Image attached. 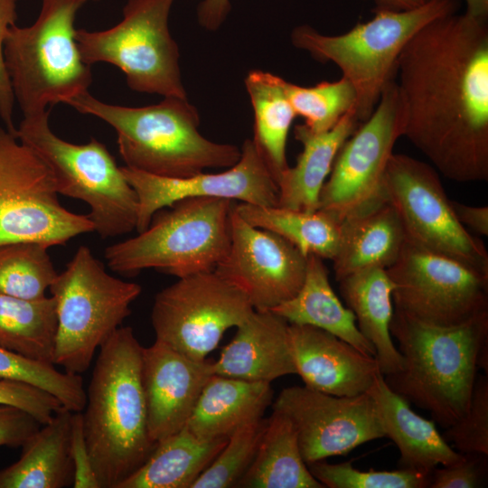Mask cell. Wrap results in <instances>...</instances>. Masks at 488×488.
<instances>
[{"mask_svg": "<svg viewBox=\"0 0 488 488\" xmlns=\"http://www.w3.org/2000/svg\"><path fill=\"white\" fill-rule=\"evenodd\" d=\"M403 136L445 177L488 180V23L465 14L422 27L398 61Z\"/></svg>", "mask_w": 488, "mask_h": 488, "instance_id": "1", "label": "cell"}, {"mask_svg": "<svg viewBox=\"0 0 488 488\" xmlns=\"http://www.w3.org/2000/svg\"><path fill=\"white\" fill-rule=\"evenodd\" d=\"M81 411L99 488L117 486L155 447L149 437L141 377L143 346L120 326L100 347Z\"/></svg>", "mask_w": 488, "mask_h": 488, "instance_id": "2", "label": "cell"}, {"mask_svg": "<svg viewBox=\"0 0 488 488\" xmlns=\"http://www.w3.org/2000/svg\"><path fill=\"white\" fill-rule=\"evenodd\" d=\"M389 331L403 364L383 376L386 384L447 428L466 411L478 371L488 374V311L456 326L438 327L394 310Z\"/></svg>", "mask_w": 488, "mask_h": 488, "instance_id": "3", "label": "cell"}, {"mask_svg": "<svg viewBox=\"0 0 488 488\" xmlns=\"http://www.w3.org/2000/svg\"><path fill=\"white\" fill-rule=\"evenodd\" d=\"M78 112L96 117L117 134L125 166L168 178H187L206 169L229 168L241 150L213 142L199 131L200 115L187 98L164 97L145 107L101 101L89 91L69 101Z\"/></svg>", "mask_w": 488, "mask_h": 488, "instance_id": "4", "label": "cell"}, {"mask_svg": "<svg viewBox=\"0 0 488 488\" xmlns=\"http://www.w3.org/2000/svg\"><path fill=\"white\" fill-rule=\"evenodd\" d=\"M459 0H429L405 11L374 10V16L338 34H323L311 25L296 26L292 44L321 62L331 61L353 86L355 117L365 121L375 109L386 85L397 76L406 44L431 21L456 13Z\"/></svg>", "mask_w": 488, "mask_h": 488, "instance_id": "5", "label": "cell"}, {"mask_svg": "<svg viewBox=\"0 0 488 488\" xmlns=\"http://www.w3.org/2000/svg\"><path fill=\"white\" fill-rule=\"evenodd\" d=\"M89 0H42L35 22L12 26L3 45V58L23 117L48 112L89 91L91 66L80 52L74 22Z\"/></svg>", "mask_w": 488, "mask_h": 488, "instance_id": "6", "label": "cell"}, {"mask_svg": "<svg viewBox=\"0 0 488 488\" xmlns=\"http://www.w3.org/2000/svg\"><path fill=\"white\" fill-rule=\"evenodd\" d=\"M234 202L194 197L163 208L137 236L106 248L107 265L124 277L148 268L177 278L213 271L230 247Z\"/></svg>", "mask_w": 488, "mask_h": 488, "instance_id": "7", "label": "cell"}, {"mask_svg": "<svg viewBox=\"0 0 488 488\" xmlns=\"http://www.w3.org/2000/svg\"><path fill=\"white\" fill-rule=\"evenodd\" d=\"M15 136L47 164L59 194L89 205L88 216L101 239L136 230V193L106 145L95 138L78 145L59 137L50 127L49 111L23 117Z\"/></svg>", "mask_w": 488, "mask_h": 488, "instance_id": "8", "label": "cell"}, {"mask_svg": "<svg viewBox=\"0 0 488 488\" xmlns=\"http://www.w3.org/2000/svg\"><path fill=\"white\" fill-rule=\"evenodd\" d=\"M55 302L57 331L53 364L80 374L98 349L131 314L140 285L108 274L87 246H80L49 287Z\"/></svg>", "mask_w": 488, "mask_h": 488, "instance_id": "9", "label": "cell"}, {"mask_svg": "<svg viewBox=\"0 0 488 488\" xmlns=\"http://www.w3.org/2000/svg\"><path fill=\"white\" fill-rule=\"evenodd\" d=\"M175 0H126L123 18L103 31L76 29L83 61L118 68L134 91L187 98L182 80L180 52L168 20Z\"/></svg>", "mask_w": 488, "mask_h": 488, "instance_id": "10", "label": "cell"}, {"mask_svg": "<svg viewBox=\"0 0 488 488\" xmlns=\"http://www.w3.org/2000/svg\"><path fill=\"white\" fill-rule=\"evenodd\" d=\"M58 195L47 164L0 127V245L35 241L50 248L94 231L89 216L67 210Z\"/></svg>", "mask_w": 488, "mask_h": 488, "instance_id": "11", "label": "cell"}, {"mask_svg": "<svg viewBox=\"0 0 488 488\" xmlns=\"http://www.w3.org/2000/svg\"><path fill=\"white\" fill-rule=\"evenodd\" d=\"M383 189L400 219L407 241L488 276L487 249L458 221L433 165L393 153Z\"/></svg>", "mask_w": 488, "mask_h": 488, "instance_id": "12", "label": "cell"}, {"mask_svg": "<svg viewBox=\"0 0 488 488\" xmlns=\"http://www.w3.org/2000/svg\"><path fill=\"white\" fill-rule=\"evenodd\" d=\"M386 271L394 310L415 321L451 327L488 311V276L407 240Z\"/></svg>", "mask_w": 488, "mask_h": 488, "instance_id": "13", "label": "cell"}, {"mask_svg": "<svg viewBox=\"0 0 488 488\" xmlns=\"http://www.w3.org/2000/svg\"><path fill=\"white\" fill-rule=\"evenodd\" d=\"M406 108L396 80L384 88L371 115L345 140L323 185L318 210L340 221L386 198L383 179L397 140L403 136Z\"/></svg>", "mask_w": 488, "mask_h": 488, "instance_id": "14", "label": "cell"}, {"mask_svg": "<svg viewBox=\"0 0 488 488\" xmlns=\"http://www.w3.org/2000/svg\"><path fill=\"white\" fill-rule=\"evenodd\" d=\"M253 311L244 293L213 270L178 278L158 292L151 322L155 341L202 361Z\"/></svg>", "mask_w": 488, "mask_h": 488, "instance_id": "15", "label": "cell"}, {"mask_svg": "<svg viewBox=\"0 0 488 488\" xmlns=\"http://www.w3.org/2000/svg\"><path fill=\"white\" fill-rule=\"evenodd\" d=\"M272 407L293 423L306 465L347 455L362 444L386 437L367 392L339 397L292 386L280 391Z\"/></svg>", "mask_w": 488, "mask_h": 488, "instance_id": "16", "label": "cell"}, {"mask_svg": "<svg viewBox=\"0 0 488 488\" xmlns=\"http://www.w3.org/2000/svg\"><path fill=\"white\" fill-rule=\"evenodd\" d=\"M234 204L230 247L214 271L243 292L254 310H273L300 290L307 257L276 233L248 223Z\"/></svg>", "mask_w": 488, "mask_h": 488, "instance_id": "17", "label": "cell"}, {"mask_svg": "<svg viewBox=\"0 0 488 488\" xmlns=\"http://www.w3.org/2000/svg\"><path fill=\"white\" fill-rule=\"evenodd\" d=\"M240 150L239 160L226 171L202 172L187 178L162 177L121 166L126 180L137 196L136 231L145 230L157 211L186 198H223L277 206V183L254 141L246 139Z\"/></svg>", "mask_w": 488, "mask_h": 488, "instance_id": "18", "label": "cell"}, {"mask_svg": "<svg viewBox=\"0 0 488 488\" xmlns=\"http://www.w3.org/2000/svg\"><path fill=\"white\" fill-rule=\"evenodd\" d=\"M212 374V362L207 359L194 360L158 341L143 347L141 377L154 444L185 427Z\"/></svg>", "mask_w": 488, "mask_h": 488, "instance_id": "19", "label": "cell"}, {"mask_svg": "<svg viewBox=\"0 0 488 488\" xmlns=\"http://www.w3.org/2000/svg\"><path fill=\"white\" fill-rule=\"evenodd\" d=\"M288 333L296 374L309 389L352 397L367 392L380 372L374 356L329 332L289 324Z\"/></svg>", "mask_w": 488, "mask_h": 488, "instance_id": "20", "label": "cell"}, {"mask_svg": "<svg viewBox=\"0 0 488 488\" xmlns=\"http://www.w3.org/2000/svg\"><path fill=\"white\" fill-rule=\"evenodd\" d=\"M288 325L271 310H254L236 327L234 337L212 362L213 373L268 383L296 374Z\"/></svg>", "mask_w": 488, "mask_h": 488, "instance_id": "21", "label": "cell"}, {"mask_svg": "<svg viewBox=\"0 0 488 488\" xmlns=\"http://www.w3.org/2000/svg\"><path fill=\"white\" fill-rule=\"evenodd\" d=\"M367 393L372 398L385 432L397 446L400 457L398 467L430 476L438 465H447L462 458L436 428L410 408V403L394 392L379 373Z\"/></svg>", "mask_w": 488, "mask_h": 488, "instance_id": "22", "label": "cell"}, {"mask_svg": "<svg viewBox=\"0 0 488 488\" xmlns=\"http://www.w3.org/2000/svg\"><path fill=\"white\" fill-rule=\"evenodd\" d=\"M406 242L400 219L388 198L372 202L341 221V238L333 259L338 282L354 272L390 267Z\"/></svg>", "mask_w": 488, "mask_h": 488, "instance_id": "23", "label": "cell"}, {"mask_svg": "<svg viewBox=\"0 0 488 488\" xmlns=\"http://www.w3.org/2000/svg\"><path fill=\"white\" fill-rule=\"evenodd\" d=\"M271 384L212 374L185 427L202 439L229 437L263 418L273 403Z\"/></svg>", "mask_w": 488, "mask_h": 488, "instance_id": "24", "label": "cell"}, {"mask_svg": "<svg viewBox=\"0 0 488 488\" xmlns=\"http://www.w3.org/2000/svg\"><path fill=\"white\" fill-rule=\"evenodd\" d=\"M359 124L352 111L323 133H314L304 124L295 127V138L303 149L296 164L288 166L277 180V206L304 211L318 210L320 192L335 156Z\"/></svg>", "mask_w": 488, "mask_h": 488, "instance_id": "25", "label": "cell"}, {"mask_svg": "<svg viewBox=\"0 0 488 488\" xmlns=\"http://www.w3.org/2000/svg\"><path fill=\"white\" fill-rule=\"evenodd\" d=\"M72 415L73 411L62 407L24 442L19 460L0 471V488L72 486Z\"/></svg>", "mask_w": 488, "mask_h": 488, "instance_id": "26", "label": "cell"}, {"mask_svg": "<svg viewBox=\"0 0 488 488\" xmlns=\"http://www.w3.org/2000/svg\"><path fill=\"white\" fill-rule=\"evenodd\" d=\"M340 293L353 313L361 334L373 345L383 376L399 371L403 357L394 344L389 324L394 312V285L386 269L365 268L338 281Z\"/></svg>", "mask_w": 488, "mask_h": 488, "instance_id": "27", "label": "cell"}, {"mask_svg": "<svg viewBox=\"0 0 488 488\" xmlns=\"http://www.w3.org/2000/svg\"><path fill=\"white\" fill-rule=\"evenodd\" d=\"M271 311L288 324L320 328L375 356V349L358 329L353 313L343 305L332 288L328 269L318 256L307 257L305 276L298 293Z\"/></svg>", "mask_w": 488, "mask_h": 488, "instance_id": "28", "label": "cell"}, {"mask_svg": "<svg viewBox=\"0 0 488 488\" xmlns=\"http://www.w3.org/2000/svg\"><path fill=\"white\" fill-rule=\"evenodd\" d=\"M227 440L202 439L184 427L157 443L145 463L117 488H191Z\"/></svg>", "mask_w": 488, "mask_h": 488, "instance_id": "29", "label": "cell"}, {"mask_svg": "<svg viewBox=\"0 0 488 488\" xmlns=\"http://www.w3.org/2000/svg\"><path fill=\"white\" fill-rule=\"evenodd\" d=\"M244 488H323L304 461L291 420L273 409L255 457L237 484Z\"/></svg>", "mask_w": 488, "mask_h": 488, "instance_id": "30", "label": "cell"}, {"mask_svg": "<svg viewBox=\"0 0 488 488\" xmlns=\"http://www.w3.org/2000/svg\"><path fill=\"white\" fill-rule=\"evenodd\" d=\"M284 79L260 70H250L245 87L254 111L253 141L276 183L289 166L286 142L296 116L285 91Z\"/></svg>", "mask_w": 488, "mask_h": 488, "instance_id": "31", "label": "cell"}, {"mask_svg": "<svg viewBox=\"0 0 488 488\" xmlns=\"http://www.w3.org/2000/svg\"><path fill=\"white\" fill-rule=\"evenodd\" d=\"M234 208L248 223L282 237L305 257L333 260L337 253L341 221L327 212L246 202H235Z\"/></svg>", "mask_w": 488, "mask_h": 488, "instance_id": "32", "label": "cell"}, {"mask_svg": "<svg viewBox=\"0 0 488 488\" xmlns=\"http://www.w3.org/2000/svg\"><path fill=\"white\" fill-rule=\"evenodd\" d=\"M56 331V307L52 296L26 300L0 293L1 347L53 364Z\"/></svg>", "mask_w": 488, "mask_h": 488, "instance_id": "33", "label": "cell"}, {"mask_svg": "<svg viewBox=\"0 0 488 488\" xmlns=\"http://www.w3.org/2000/svg\"><path fill=\"white\" fill-rule=\"evenodd\" d=\"M48 249L35 241L0 245V293L26 300L45 297L58 275Z\"/></svg>", "mask_w": 488, "mask_h": 488, "instance_id": "34", "label": "cell"}, {"mask_svg": "<svg viewBox=\"0 0 488 488\" xmlns=\"http://www.w3.org/2000/svg\"><path fill=\"white\" fill-rule=\"evenodd\" d=\"M284 88L296 115L303 117L304 125L314 133L330 130L345 114L355 110L356 91L343 77L311 87L284 80Z\"/></svg>", "mask_w": 488, "mask_h": 488, "instance_id": "35", "label": "cell"}, {"mask_svg": "<svg viewBox=\"0 0 488 488\" xmlns=\"http://www.w3.org/2000/svg\"><path fill=\"white\" fill-rule=\"evenodd\" d=\"M0 379L42 389L73 412L82 411L86 405V390L80 374L61 372L52 363L33 360L1 346Z\"/></svg>", "mask_w": 488, "mask_h": 488, "instance_id": "36", "label": "cell"}, {"mask_svg": "<svg viewBox=\"0 0 488 488\" xmlns=\"http://www.w3.org/2000/svg\"><path fill=\"white\" fill-rule=\"evenodd\" d=\"M266 422L267 418H262L230 435L191 488L237 487L255 457Z\"/></svg>", "mask_w": 488, "mask_h": 488, "instance_id": "37", "label": "cell"}, {"mask_svg": "<svg viewBox=\"0 0 488 488\" xmlns=\"http://www.w3.org/2000/svg\"><path fill=\"white\" fill-rule=\"evenodd\" d=\"M307 466L313 476L329 488H426L430 483V476L400 468L362 471L353 467L351 462L329 464L325 460Z\"/></svg>", "mask_w": 488, "mask_h": 488, "instance_id": "38", "label": "cell"}, {"mask_svg": "<svg viewBox=\"0 0 488 488\" xmlns=\"http://www.w3.org/2000/svg\"><path fill=\"white\" fill-rule=\"evenodd\" d=\"M487 375H477L466 411L442 434L459 453L488 455Z\"/></svg>", "mask_w": 488, "mask_h": 488, "instance_id": "39", "label": "cell"}, {"mask_svg": "<svg viewBox=\"0 0 488 488\" xmlns=\"http://www.w3.org/2000/svg\"><path fill=\"white\" fill-rule=\"evenodd\" d=\"M0 405L18 408L44 425L63 407L61 401L35 386L11 380L0 379Z\"/></svg>", "mask_w": 488, "mask_h": 488, "instance_id": "40", "label": "cell"}, {"mask_svg": "<svg viewBox=\"0 0 488 488\" xmlns=\"http://www.w3.org/2000/svg\"><path fill=\"white\" fill-rule=\"evenodd\" d=\"M487 455L464 454L458 461L436 467L430 474V488H476L486 479Z\"/></svg>", "mask_w": 488, "mask_h": 488, "instance_id": "41", "label": "cell"}, {"mask_svg": "<svg viewBox=\"0 0 488 488\" xmlns=\"http://www.w3.org/2000/svg\"><path fill=\"white\" fill-rule=\"evenodd\" d=\"M17 0H0V117L5 128L15 135L14 98L3 58V45L9 29L15 25Z\"/></svg>", "mask_w": 488, "mask_h": 488, "instance_id": "42", "label": "cell"}, {"mask_svg": "<svg viewBox=\"0 0 488 488\" xmlns=\"http://www.w3.org/2000/svg\"><path fill=\"white\" fill-rule=\"evenodd\" d=\"M70 454L74 469L72 486L75 488H99L84 434L81 411L73 412L72 415Z\"/></svg>", "mask_w": 488, "mask_h": 488, "instance_id": "43", "label": "cell"}, {"mask_svg": "<svg viewBox=\"0 0 488 488\" xmlns=\"http://www.w3.org/2000/svg\"><path fill=\"white\" fill-rule=\"evenodd\" d=\"M42 424L27 412L0 405V446H22Z\"/></svg>", "mask_w": 488, "mask_h": 488, "instance_id": "44", "label": "cell"}, {"mask_svg": "<svg viewBox=\"0 0 488 488\" xmlns=\"http://www.w3.org/2000/svg\"><path fill=\"white\" fill-rule=\"evenodd\" d=\"M458 221L466 229L488 236V206H472L451 200Z\"/></svg>", "mask_w": 488, "mask_h": 488, "instance_id": "45", "label": "cell"}, {"mask_svg": "<svg viewBox=\"0 0 488 488\" xmlns=\"http://www.w3.org/2000/svg\"><path fill=\"white\" fill-rule=\"evenodd\" d=\"M231 9L230 0H202L197 7L199 24L207 31H217Z\"/></svg>", "mask_w": 488, "mask_h": 488, "instance_id": "46", "label": "cell"}, {"mask_svg": "<svg viewBox=\"0 0 488 488\" xmlns=\"http://www.w3.org/2000/svg\"><path fill=\"white\" fill-rule=\"evenodd\" d=\"M426 0H374V10L405 11L423 5Z\"/></svg>", "mask_w": 488, "mask_h": 488, "instance_id": "47", "label": "cell"}, {"mask_svg": "<svg viewBox=\"0 0 488 488\" xmlns=\"http://www.w3.org/2000/svg\"><path fill=\"white\" fill-rule=\"evenodd\" d=\"M465 12L467 16L480 22L488 21V0H465Z\"/></svg>", "mask_w": 488, "mask_h": 488, "instance_id": "48", "label": "cell"}, {"mask_svg": "<svg viewBox=\"0 0 488 488\" xmlns=\"http://www.w3.org/2000/svg\"><path fill=\"white\" fill-rule=\"evenodd\" d=\"M426 1H429V0H426Z\"/></svg>", "mask_w": 488, "mask_h": 488, "instance_id": "49", "label": "cell"}, {"mask_svg": "<svg viewBox=\"0 0 488 488\" xmlns=\"http://www.w3.org/2000/svg\"><path fill=\"white\" fill-rule=\"evenodd\" d=\"M94 1H97V0H94Z\"/></svg>", "mask_w": 488, "mask_h": 488, "instance_id": "50", "label": "cell"}]
</instances>
